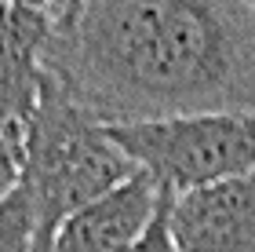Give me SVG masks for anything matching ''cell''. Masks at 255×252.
I'll list each match as a JSON object with an SVG mask.
<instances>
[{"instance_id":"8992f818","label":"cell","mask_w":255,"mask_h":252,"mask_svg":"<svg viewBox=\"0 0 255 252\" xmlns=\"http://www.w3.org/2000/svg\"><path fill=\"white\" fill-rule=\"evenodd\" d=\"M55 15L26 7H0V128H22L40 102L48 81L44 55L51 44Z\"/></svg>"},{"instance_id":"6da1fadb","label":"cell","mask_w":255,"mask_h":252,"mask_svg":"<svg viewBox=\"0 0 255 252\" xmlns=\"http://www.w3.org/2000/svg\"><path fill=\"white\" fill-rule=\"evenodd\" d=\"M44 70L99 124L255 110L248 0H69Z\"/></svg>"},{"instance_id":"8fae6325","label":"cell","mask_w":255,"mask_h":252,"mask_svg":"<svg viewBox=\"0 0 255 252\" xmlns=\"http://www.w3.org/2000/svg\"><path fill=\"white\" fill-rule=\"evenodd\" d=\"M248 7H252V11H255V0H248Z\"/></svg>"},{"instance_id":"ba28073f","label":"cell","mask_w":255,"mask_h":252,"mask_svg":"<svg viewBox=\"0 0 255 252\" xmlns=\"http://www.w3.org/2000/svg\"><path fill=\"white\" fill-rule=\"evenodd\" d=\"M22 168H26V132L0 128V205L22 183Z\"/></svg>"},{"instance_id":"52a82bcc","label":"cell","mask_w":255,"mask_h":252,"mask_svg":"<svg viewBox=\"0 0 255 252\" xmlns=\"http://www.w3.org/2000/svg\"><path fill=\"white\" fill-rule=\"evenodd\" d=\"M33 245H37V209L26 183H18L0 205V252H33Z\"/></svg>"},{"instance_id":"30bf717a","label":"cell","mask_w":255,"mask_h":252,"mask_svg":"<svg viewBox=\"0 0 255 252\" xmlns=\"http://www.w3.org/2000/svg\"><path fill=\"white\" fill-rule=\"evenodd\" d=\"M4 4H11V7H26V11H44V15H55V18H59L62 11H66L69 0H4Z\"/></svg>"},{"instance_id":"9c48e42d","label":"cell","mask_w":255,"mask_h":252,"mask_svg":"<svg viewBox=\"0 0 255 252\" xmlns=\"http://www.w3.org/2000/svg\"><path fill=\"white\" fill-rule=\"evenodd\" d=\"M168 201H171L168 194H160V205H157L153 223L146 227V234L138 238L128 252H175V245H171V231H168Z\"/></svg>"},{"instance_id":"277c9868","label":"cell","mask_w":255,"mask_h":252,"mask_svg":"<svg viewBox=\"0 0 255 252\" xmlns=\"http://www.w3.org/2000/svg\"><path fill=\"white\" fill-rule=\"evenodd\" d=\"M175 252H255V172L168 201Z\"/></svg>"},{"instance_id":"5b68a950","label":"cell","mask_w":255,"mask_h":252,"mask_svg":"<svg viewBox=\"0 0 255 252\" xmlns=\"http://www.w3.org/2000/svg\"><path fill=\"white\" fill-rule=\"evenodd\" d=\"M160 205V190L153 179L135 172L121 187L88 201L59 227L51 252H128L146 227L153 223Z\"/></svg>"},{"instance_id":"3957f363","label":"cell","mask_w":255,"mask_h":252,"mask_svg":"<svg viewBox=\"0 0 255 252\" xmlns=\"http://www.w3.org/2000/svg\"><path fill=\"white\" fill-rule=\"evenodd\" d=\"M106 135L168 198L255 172V110L106 124Z\"/></svg>"},{"instance_id":"7a4b0ae2","label":"cell","mask_w":255,"mask_h":252,"mask_svg":"<svg viewBox=\"0 0 255 252\" xmlns=\"http://www.w3.org/2000/svg\"><path fill=\"white\" fill-rule=\"evenodd\" d=\"M135 172L138 168L106 135V124L84 113L48 77L26 124V168H22V183L37 209L33 252H51L55 234L69 216L106 190L121 187Z\"/></svg>"},{"instance_id":"7c38bea8","label":"cell","mask_w":255,"mask_h":252,"mask_svg":"<svg viewBox=\"0 0 255 252\" xmlns=\"http://www.w3.org/2000/svg\"><path fill=\"white\" fill-rule=\"evenodd\" d=\"M0 7H4V0H0Z\"/></svg>"}]
</instances>
